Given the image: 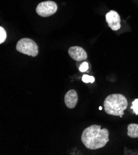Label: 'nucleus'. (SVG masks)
I'll return each instance as SVG.
<instances>
[{
	"mask_svg": "<svg viewBox=\"0 0 138 155\" xmlns=\"http://www.w3.org/2000/svg\"><path fill=\"white\" fill-rule=\"evenodd\" d=\"M89 69V64L87 62H84L83 63L81 64V65L79 67V71L81 72H86Z\"/></svg>",
	"mask_w": 138,
	"mask_h": 155,
	"instance_id": "f8f14e48",
	"label": "nucleus"
},
{
	"mask_svg": "<svg viewBox=\"0 0 138 155\" xmlns=\"http://www.w3.org/2000/svg\"><path fill=\"white\" fill-rule=\"evenodd\" d=\"M68 53L71 58L76 61H81L87 58L86 51L81 46H71L68 50Z\"/></svg>",
	"mask_w": 138,
	"mask_h": 155,
	"instance_id": "423d86ee",
	"label": "nucleus"
},
{
	"mask_svg": "<svg viewBox=\"0 0 138 155\" xmlns=\"http://www.w3.org/2000/svg\"><path fill=\"white\" fill-rule=\"evenodd\" d=\"M16 50L24 54L35 57L39 54V46L33 40L23 38L17 43Z\"/></svg>",
	"mask_w": 138,
	"mask_h": 155,
	"instance_id": "7ed1b4c3",
	"label": "nucleus"
},
{
	"mask_svg": "<svg viewBox=\"0 0 138 155\" xmlns=\"http://www.w3.org/2000/svg\"><path fill=\"white\" fill-rule=\"evenodd\" d=\"M105 18L106 22L112 30H118L121 28L120 16L115 11H110L106 14Z\"/></svg>",
	"mask_w": 138,
	"mask_h": 155,
	"instance_id": "39448f33",
	"label": "nucleus"
},
{
	"mask_svg": "<svg viewBox=\"0 0 138 155\" xmlns=\"http://www.w3.org/2000/svg\"><path fill=\"white\" fill-rule=\"evenodd\" d=\"M99 110H102V106H100V107H99Z\"/></svg>",
	"mask_w": 138,
	"mask_h": 155,
	"instance_id": "ddd939ff",
	"label": "nucleus"
},
{
	"mask_svg": "<svg viewBox=\"0 0 138 155\" xmlns=\"http://www.w3.org/2000/svg\"><path fill=\"white\" fill-rule=\"evenodd\" d=\"M128 135L131 138H138V124H130L128 126Z\"/></svg>",
	"mask_w": 138,
	"mask_h": 155,
	"instance_id": "6e6552de",
	"label": "nucleus"
},
{
	"mask_svg": "<svg viewBox=\"0 0 138 155\" xmlns=\"http://www.w3.org/2000/svg\"><path fill=\"white\" fill-rule=\"evenodd\" d=\"M131 109L133 110V113L135 114L138 115V98L136 99L134 101H133Z\"/></svg>",
	"mask_w": 138,
	"mask_h": 155,
	"instance_id": "9b49d317",
	"label": "nucleus"
},
{
	"mask_svg": "<svg viewBox=\"0 0 138 155\" xmlns=\"http://www.w3.org/2000/svg\"><path fill=\"white\" fill-rule=\"evenodd\" d=\"M7 37V34L6 30L3 27H0V43L2 44L5 41Z\"/></svg>",
	"mask_w": 138,
	"mask_h": 155,
	"instance_id": "1a4fd4ad",
	"label": "nucleus"
},
{
	"mask_svg": "<svg viewBox=\"0 0 138 155\" xmlns=\"http://www.w3.org/2000/svg\"><path fill=\"white\" fill-rule=\"evenodd\" d=\"M78 101V93L74 90H70L66 92L65 96V103L69 109H73Z\"/></svg>",
	"mask_w": 138,
	"mask_h": 155,
	"instance_id": "0eeeda50",
	"label": "nucleus"
},
{
	"mask_svg": "<svg viewBox=\"0 0 138 155\" xmlns=\"http://www.w3.org/2000/svg\"><path fill=\"white\" fill-rule=\"evenodd\" d=\"M103 106L105 113L108 114L123 116L128 107V101L126 98L121 94H112L105 98Z\"/></svg>",
	"mask_w": 138,
	"mask_h": 155,
	"instance_id": "f03ea898",
	"label": "nucleus"
},
{
	"mask_svg": "<svg viewBox=\"0 0 138 155\" xmlns=\"http://www.w3.org/2000/svg\"><path fill=\"white\" fill-rule=\"evenodd\" d=\"M109 132L100 126L93 125L83 131L81 140L84 146L90 150H97L104 147L109 142Z\"/></svg>",
	"mask_w": 138,
	"mask_h": 155,
	"instance_id": "f257e3e1",
	"label": "nucleus"
},
{
	"mask_svg": "<svg viewBox=\"0 0 138 155\" xmlns=\"http://www.w3.org/2000/svg\"><path fill=\"white\" fill-rule=\"evenodd\" d=\"M58 10L56 3L52 1L41 2L36 8L37 14L41 17L47 18L53 15Z\"/></svg>",
	"mask_w": 138,
	"mask_h": 155,
	"instance_id": "20e7f679",
	"label": "nucleus"
},
{
	"mask_svg": "<svg viewBox=\"0 0 138 155\" xmlns=\"http://www.w3.org/2000/svg\"><path fill=\"white\" fill-rule=\"evenodd\" d=\"M82 81H83V82L86 83V84H87V83H93L95 81V78L93 76H90L89 75L85 74L82 77Z\"/></svg>",
	"mask_w": 138,
	"mask_h": 155,
	"instance_id": "9d476101",
	"label": "nucleus"
}]
</instances>
